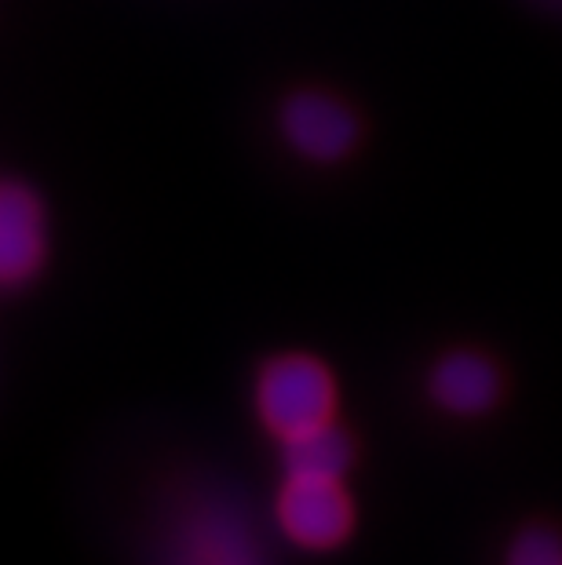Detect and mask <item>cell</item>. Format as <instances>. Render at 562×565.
<instances>
[{
	"mask_svg": "<svg viewBox=\"0 0 562 565\" xmlns=\"http://www.w3.org/2000/svg\"><path fill=\"white\" fill-rule=\"evenodd\" d=\"M332 380L310 358H282L263 372L259 413L282 438L304 435L332 416Z\"/></svg>",
	"mask_w": 562,
	"mask_h": 565,
	"instance_id": "obj_1",
	"label": "cell"
},
{
	"mask_svg": "<svg viewBox=\"0 0 562 565\" xmlns=\"http://www.w3.org/2000/svg\"><path fill=\"white\" fill-rule=\"evenodd\" d=\"M282 525L307 547H332L351 533V503L332 478H289L282 492Z\"/></svg>",
	"mask_w": 562,
	"mask_h": 565,
	"instance_id": "obj_2",
	"label": "cell"
},
{
	"mask_svg": "<svg viewBox=\"0 0 562 565\" xmlns=\"http://www.w3.org/2000/svg\"><path fill=\"white\" fill-rule=\"evenodd\" d=\"M285 131L310 158H340L354 139V121L343 106L321 95H300L285 110Z\"/></svg>",
	"mask_w": 562,
	"mask_h": 565,
	"instance_id": "obj_3",
	"label": "cell"
},
{
	"mask_svg": "<svg viewBox=\"0 0 562 565\" xmlns=\"http://www.w3.org/2000/svg\"><path fill=\"white\" fill-rule=\"evenodd\" d=\"M41 259V220L26 190L0 186V281H15Z\"/></svg>",
	"mask_w": 562,
	"mask_h": 565,
	"instance_id": "obj_4",
	"label": "cell"
},
{
	"mask_svg": "<svg viewBox=\"0 0 562 565\" xmlns=\"http://www.w3.org/2000/svg\"><path fill=\"white\" fill-rule=\"evenodd\" d=\"M432 391L453 413H483L497 398V372L478 354H453L435 369Z\"/></svg>",
	"mask_w": 562,
	"mask_h": 565,
	"instance_id": "obj_5",
	"label": "cell"
},
{
	"mask_svg": "<svg viewBox=\"0 0 562 565\" xmlns=\"http://www.w3.org/2000/svg\"><path fill=\"white\" fill-rule=\"evenodd\" d=\"M351 456L354 452L347 435L329 424L285 438V467H289V478H332V482H340V475L351 467Z\"/></svg>",
	"mask_w": 562,
	"mask_h": 565,
	"instance_id": "obj_6",
	"label": "cell"
},
{
	"mask_svg": "<svg viewBox=\"0 0 562 565\" xmlns=\"http://www.w3.org/2000/svg\"><path fill=\"white\" fill-rule=\"evenodd\" d=\"M508 565H562V540L544 525H533L511 544Z\"/></svg>",
	"mask_w": 562,
	"mask_h": 565,
	"instance_id": "obj_7",
	"label": "cell"
}]
</instances>
